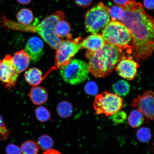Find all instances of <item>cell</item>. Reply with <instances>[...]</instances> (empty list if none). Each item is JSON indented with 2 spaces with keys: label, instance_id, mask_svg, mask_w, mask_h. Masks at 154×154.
<instances>
[{
  "label": "cell",
  "instance_id": "obj_1",
  "mask_svg": "<svg viewBox=\"0 0 154 154\" xmlns=\"http://www.w3.org/2000/svg\"><path fill=\"white\" fill-rule=\"evenodd\" d=\"M121 7L125 13L121 22L129 32L132 54L137 60H145L154 51V19L135 1H129Z\"/></svg>",
  "mask_w": 154,
  "mask_h": 154
},
{
  "label": "cell",
  "instance_id": "obj_2",
  "mask_svg": "<svg viewBox=\"0 0 154 154\" xmlns=\"http://www.w3.org/2000/svg\"><path fill=\"white\" fill-rule=\"evenodd\" d=\"M125 55L124 51L108 44L95 51L88 50L85 56L88 60V70L96 78H104L112 72Z\"/></svg>",
  "mask_w": 154,
  "mask_h": 154
},
{
  "label": "cell",
  "instance_id": "obj_3",
  "mask_svg": "<svg viewBox=\"0 0 154 154\" xmlns=\"http://www.w3.org/2000/svg\"><path fill=\"white\" fill-rule=\"evenodd\" d=\"M65 17L63 11H59L47 16L36 26L31 24L23 25L6 19L3 22V24L4 26L11 29L37 34L50 47L56 50L60 46L62 39L55 35L54 33V29L57 23L64 19Z\"/></svg>",
  "mask_w": 154,
  "mask_h": 154
},
{
  "label": "cell",
  "instance_id": "obj_4",
  "mask_svg": "<svg viewBox=\"0 0 154 154\" xmlns=\"http://www.w3.org/2000/svg\"><path fill=\"white\" fill-rule=\"evenodd\" d=\"M101 34L105 44L126 51L128 54L132 53V43L129 32L120 21L110 20L102 30Z\"/></svg>",
  "mask_w": 154,
  "mask_h": 154
},
{
  "label": "cell",
  "instance_id": "obj_5",
  "mask_svg": "<svg viewBox=\"0 0 154 154\" xmlns=\"http://www.w3.org/2000/svg\"><path fill=\"white\" fill-rule=\"evenodd\" d=\"M84 19L87 31L92 34L99 33L110 21L109 8L100 2L87 11Z\"/></svg>",
  "mask_w": 154,
  "mask_h": 154
},
{
  "label": "cell",
  "instance_id": "obj_6",
  "mask_svg": "<svg viewBox=\"0 0 154 154\" xmlns=\"http://www.w3.org/2000/svg\"><path fill=\"white\" fill-rule=\"evenodd\" d=\"M124 105V100L120 96L105 91L95 96L94 103L95 114L110 116L121 110Z\"/></svg>",
  "mask_w": 154,
  "mask_h": 154
},
{
  "label": "cell",
  "instance_id": "obj_7",
  "mask_svg": "<svg viewBox=\"0 0 154 154\" xmlns=\"http://www.w3.org/2000/svg\"><path fill=\"white\" fill-rule=\"evenodd\" d=\"M87 64L80 60H71L68 64L60 69V75L65 82L76 85L83 82L89 74Z\"/></svg>",
  "mask_w": 154,
  "mask_h": 154
},
{
  "label": "cell",
  "instance_id": "obj_8",
  "mask_svg": "<svg viewBox=\"0 0 154 154\" xmlns=\"http://www.w3.org/2000/svg\"><path fill=\"white\" fill-rule=\"evenodd\" d=\"M81 37L75 40H62L60 46L56 50L55 68L60 69L68 64L74 57L82 49L79 41Z\"/></svg>",
  "mask_w": 154,
  "mask_h": 154
},
{
  "label": "cell",
  "instance_id": "obj_9",
  "mask_svg": "<svg viewBox=\"0 0 154 154\" xmlns=\"http://www.w3.org/2000/svg\"><path fill=\"white\" fill-rule=\"evenodd\" d=\"M19 74L13 64L11 55L0 59V81L8 91L15 86Z\"/></svg>",
  "mask_w": 154,
  "mask_h": 154
},
{
  "label": "cell",
  "instance_id": "obj_10",
  "mask_svg": "<svg viewBox=\"0 0 154 154\" xmlns=\"http://www.w3.org/2000/svg\"><path fill=\"white\" fill-rule=\"evenodd\" d=\"M154 92L146 91L134 98L130 105L137 108L147 119L153 120L154 118Z\"/></svg>",
  "mask_w": 154,
  "mask_h": 154
},
{
  "label": "cell",
  "instance_id": "obj_11",
  "mask_svg": "<svg viewBox=\"0 0 154 154\" xmlns=\"http://www.w3.org/2000/svg\"><path fill=\"white\" fill-rule=\"evenodd\" d=\"M138 63L134 60L132 56L125 55L115 67L120 76L129 80L134 79L137 74Z\"/></svg>",
  "mask_w": 154,
  "mask_h": 154
},
{
  "label": "cell",
  "instance_id": "obj_12",
  "mask_svg": "<svg viewBox=\"0 0 154 154\" xmlns=\"http://www.w3.org/2000/svg\"><path fill=\"white\" fill-rule=\"evenodd\" d=\"M43 41L39 38L34 36L28 40L24 51L29 56L30 60L33 63L39 61L44 53Z\"/></svg>",
  "mask_w": 154,
  "mask_h": 154
},
{
  "label": "cell",
  "instance_id": "obj_13",
  "mask_svg": "<svg viewBox=\"0 0 154 154\" xmlns=\"http://www.w3.org/2000/svg\"><path fill=\"white\" fill-rule=\"evenodd\" d=\"M82 48L88 51H95L99 50L105 44L101 33L92 34L87 37L80 43Z\"/></svg>",
  "mask_w": 154,
  "mask_h": 154
},
{
  "label": "cell",
  "instance_id": "obj_14",
  "mask_svg": "<svg viewBox=\"0 0 154 154\" xmlns=\"http://www.w3.org/2000/svg\"><path fill=\"white\" fill-rule=\"evenodd\" d=\"M13 64L18 72L20 73L27 69L29 64L30 58L24 51L21 50L15 53L12 57Z\"/></svg>",
  "mask_w": 154,
  "mask_h": 154
},
{
  "label": "cell",
  "instance_id": "obj_15",
  "mask_svg": "<svg viewBox=\"0 0 154 154\" xmlns=\"http://www.w3.org/2000/svg\"><path fill=\"white\" fill-rule=\"evenodd\" d=\"M31 101L34 104L40 105L45 103L48 99V94L47 90L42 87L34 86L29 94Z\"/></svg>",
  "mask_w": 154,
  "mask_h": 154
},
{
  "label": "cell",
  "instance_id": "obj_16",
  "mask_svg": "<svg viewBox=\"0 0 154 154\" xmlns=\"http://www.w3.org/2000/svg\"><path fill=\"white\" fill-rule=\"evenodd\" d=\"M71 31V25L64 19L59 21L54 29V33L57 37L61 39V38H66L67 39H73Z\"/></svg>",
  "mask_w": 154,
  "mask_h": 154
},
{
  "label": "cell",
  "instance_id": "obj_17",
  "mask_svg": "<svg viewBox=\"0 0 154 154\" xmlns=\"http://www.w3.org/2000/svg\"><path fill=\"white\" fill-rule=\"evenodd\" d=\"M24 77L26 81L30 85L36 86L43 80L42 71L36 67H32L25 72Z\"/></svg>",
  "mask_w": 154,
  "mask_h": 154
},
{
  "label": "cell",
  "instance_id": "obj_18",
  "mask_svg": "<svg viewBox=\"0 0 154 154\" xmlns=\"http://www.w3.org/2000/svg\"><path fill=\"white\" fill-rule=\"evenodd\" d=\"M144 115L139 111L134 109L131 111L128 119L129 125L133 128H137L143 124Z\"/></svg>",
  "mask_w": 154,
  "mask_h": 154
},
{
  "label": "cell",
  "instance_id": "obj_19",
  "mask_svg": "<svg viewBox=\"0 0 154 154\" xmlns=\"http://www.w3.org/2000/svg\"><path fill=\"white\" fill-rule=\"evenodd\" d=\"M16 18L19 23L29 25L33 22L34 16L32 11L30 9L23 8L17 13Z\"/></svg>",
  "mask_w": 154,
  "mask_h": 154
},
{
  "label": "cell",
  "instance_id": "obj_20",
  "mask_svg": "<svg viewBox=\"0 0 154 154\" xmlns=\"http://www.w3.org/2000/svg\"><path fill=\"white\" fill-rule=\"evenodd\" d=\"M57 112L61 118L66 119L70 117L72 114L73 108L72 104L66 101H63L57 105Z\"/></svg>",
  "mask_w": 154,
  "mask_h": 154
},
{
  "label": "cell",
  "instance_id": "obj_21",
  "mask_svg": "<svg viewBox=\"0 0 154 154\" xmlns=\"http://www.w3.org/2000/svg\"><path fill=\"white\" fill-rule=\"evenodd\" d=\"M113 89L116 95L125 96L129 92L130 86L128 82L121 80L119 81L113 85Z\"/></svg>",
  "mask_w": 154,
  "mask_h": 154
},
{
  "label": "cell",
  "instance_id": "obj_22",
  "mask_svg": "<svg viewBox=\"0 0 154 154\" xmlns=\"http://www.w3.org/2000/svg\"><path fill=\"white\" fill-rule=\"evenodd\" d=\"M54 144L52 138L48 135H42L38 138L37 144L42 151H45L52 149Z\"/></svg>",
  "mask_w": 154,
  "mask_h": 154
},
{
  "label": "cell",
  "instance_id": "obj_23",
  "mask_svg": "<svg viewBox=\"0 0 154 154\" xmlns=\"http://www.w3.org/2000/svg\"><path fill=\"white\" fill-rule=\"evenodd\" d=\"M20 149L22 154H38V144L31 140L24 142L21 145Z\"/></svg>",
  "mask_w": 154,
  "mask_h": 154
},
{
  "label": "cell",
  "instance_id": "obj_24",
  "mask_svg": "<svg viewBox=\"0 0 154 154\" xmlns=\"http://www.w3.org/2000/svg\"><path fill=\"white\" fill-rule=\"evenodd\" d=\"M35 116L37 120L40 122H45L49 121L51 114L48 109L43 106H39L35 109Z\"/></svg>",
  "mask_w": 154,
  "mask_h": 154
},
{
  "label": "cell",
  "instance_id": "obj_25",
  "mask_svg": "<svg viewBox=\"0 0 154 154\" xmlns=\"http://www.w3.org/2000/svg\"><path fill=\"white\" fill-rule=\"evenodd\" d=\"M109 12L111 20H117L121 22L124 18V11L120 6H112L111 8H109Z\"/></svg>",
  "mask_w": 154,
  "mask_h": 154
},
{
  "label": "cell",
  "instance_id": "obj_26",
  "mask_svg": "<svg viewBox=\"0 0 154 154\" xmlns=\"http://www.w3.org/2000/svg\"><path fill=\"white\" fill-rule=\"evenodd\" d=\"M136 136L140 142L143 143H147L151 138V130L146 127L140 128L137 132Z\"/></svg>",
  "mask_w": 154,
  "mask_h": 154
},
{
  "label": "cell",
  "instance_id": "obj_27",
  "mask_svg": "<svg viewBox=\"0 0 154 154\" xmlns=\"http://www.w3.org/2000/svg\"><path fill=\"white\" fill-rule=\"evenodd\" d=\"M10 133L5 126L3 117L0 114V140H7L9 137Z\"/></svg>",
  "mask_w": 154,
  "mask_h": 154
},
{
  "label": "cell",
  "instance_id": "obj_28",
  "mask_svg": "<svg viewBox=\"0 0 154 154\" xmlns=\"http://www.w3.org/2000/svg\"><path fill=\"white\" fill-rule=\"evenodd\" d=\"M111 120L115 124H122L127 119V115L124 111H120L111 116Z\"/></svg>",
  "mask_w": 154,
  "mask_h": 154
},
{
  "label": "cell",
  "instance_id": "obj_29",
  "mask_svg": "<svg viewBox=\"0 0 154 154\" xmlns=\"http://www.w3.org/2000/svg\"><path fill=\"white\" fill-rule=\"evenodd\" d=\"M85 90L86 94L92 96L97 95L98 91L97 85L93 82H88L85 87Z\"/></svg>",
  "mask_w": 154,
  "mask_h": 154
},
{
  "label": "cell",
  "instance_id": "obj_30",
  "mask_svg": "<svg viewBox=\"0 0 154 154\" xmlns=\"http://www.w3.org/2000/svg\"><path fill=\"white\" fill-rule=\"evenodd\" d=\"M5 151L6 154H22L20 148L13 143L8 145Z\"/></svg>",
  "mask_w": 154,
  "mask_h": 154
},
{
  "label": "cell",
  "instance_id": "obj_31",
  "mask_svg": "<svg viewBox=\"0 0 154 154\" xmlns=\"http://www.w3.org/2000/svg\"><path fill=\"white\" fill-rule=\"evenodd\" d=\"M93 0H75L77 5L80 7L86 8L91 5Z\"/></svg>",
  "mask_w": 154,
  "mask_h": 154
},
{
  "label": "cell",
  "instance_id": "obj_32",
  "mask_svg": "<svg viewBox=\"0 0 154 154\" xmlns=\"http://www.w3.org/2000/svg\"><path fill=\"white\" fill-rule=\"evenodd\" d=\"M144 5L146 8L149 10L154 8V0H144Z\"/></svg>",
  "mask_w": 154,
  "mask_h": 154
},
{
  "label": "cell",
  "instance_id": "obj_33",
  "mask_svg": "<svg viewBox=\"0 0 154 154\" xmlns=\"http://www.w3.org/2000/svg\"><path fill=\"white\" fill-rule=\"evenodd\" d=\"M113 1L117 5L121 6L128 2L129 0H113Z\"/></svg>",
  "mask_w": 154,
  "mask_h": 154
},
{
  "label": "cell",
  "instance_id": "obj_34",
  "mask_svg": "<svg viewBox=\"0 0 154 154\" xmlns=\"http://www.w3.org/2000/svg\"><path fill=\"white\" fill-rule=\"evenodd\" d=\"M43 154H62L58 151L55 149H51L44 152Z\"/></svg>",
  "mask_w": 154,
  "mask_h": 154
},
{
  "label": "cell",
  "instance_id": "obj_35",
  "mask_svg": "<svg viewBox=\"0 0 154 154\" xmlns=\"http://www.w3.org/2000/svg\"><path fill=\"white\" fill-rule=\"evenodd\" d=\"M16 1L21 4L27 5L32 1V0H16Z\"/></svg>",
  "mask_w": 154,
  "mask_h": 154
}]
</instances>
